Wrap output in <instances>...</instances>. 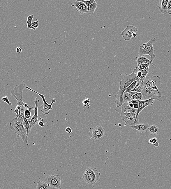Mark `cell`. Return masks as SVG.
I'll return each instance as SVG.
<instances>
[{
    "mask_svg": "<svg viewBox=\"0 0 171 189\" xmlns=\"http://www.w3.org/2000/svg\"><path fill=\"white\" fill-rule=\"evenodd\" d=\"M105 131L103 127L101 126H97L90 128L88 135L91 138L95 140H101L104 138Z\"/></svg>",
    "mask_w": 171,
    "mask_h": 189,
    "instance_id": "obj_8",
    "label": "cell"
},
{
    "mask_svg": "<svg viewBox=\"0 0 171 189\" xmlns=\"http://www.w3.org/2000/svg\"><path fill=\"white\" fill-rule=\"evenodd\" d=\"M35 189H52L45 182L40 181L37 182Z\"/></svg>",
    "mask_w": 171,
    "mask_h": 189,
    "instance_id": "obj_19",
    "label": "cell"
},
{
    "mask_svg": "<svg viewBox=\"0 0 171 189\" xmlns=\"http://www.w3.org/2000/svg\"><path fill=\"white\" fill-rule=\"evenodd\" d=\"M155 100V99L151 98L148 99V100L139 101V107L138 109H137V116H136L135 122V125L140 123L138 119L139 114L140 112H142L143 109L147 107V106L153 105Z\"/></svg>",
    "mask_w": 171,
    "mask_h": 189,
    "instance_id": "obj_10",
    "label": "cell"
},
{
    "mask_svg": "<svg viewBox=\"0 0 171 189\" xmlns=\"http://www.w3.org/2000/svg\"><path fill=\"white\" fill-rule=\"evenodd\" d=\"M38 27V21H37L32 23L31 24V29L34 30H35L36 28Z\"/></svg>",
    "mask_w": 171,
    "mask_h": 189,
    "instance_id": "obj_30",
    "label": "cell"
},
{
    "mask_svg": "<svg viewBox=\"0 0 171 189\" xmlns=\"http://www.w3.org/2000/svg\"><path fill=\"white\" fill-rule=\"evenodd\" d=\"M156 38H152L150 39V40L147 43H143L142 44L144 46V47L142 48V46H140L138 52L139 57L145 55L150 56L151 58V61L154 67L155 65L153 63V61L156 58V56L154 53V48L153 45L154 44L156 43Z\"/></svg>",
    "mask_w": 171,
    "mask_h": 189,
    "instance_id": "obj_5",
    "label": "cell"
},
{
    "mask_svg": "<svg viewBox=\"0 0 171 189\" xmlns=\"http://www.w3.org/2000/svg\"><path fill=\"white\" fill-rule=\"evenodd\" d=\"M137 31L138 29L134 26H127L124 31H121V35L126 41H129L132 38L133 33H137Z\"/></svg>",
    "mask_w": 171,
    "mask_h": 189,
    "instance_id": "obj_11",
    "label": "cell"
},
{
    "mask_svg": "<svg viewBox=\"0 0 171 189\" xmlns=\"http://www.w3.org/2000/svg\"><path fill=\"white\" fill-rule=\"evenodd\" d=\"M168 0H162L160 1L158 5L159 11L161 13L163 14H168L167 5Z\"/></svg>",
    "mask_w": 171,
    "mask_h": 189,
    "instance_id": "obj_15",
    "label": "cell"
},
{
    "mask_svg": "<svg viewBox=\"0 0 171 189\" xmlns=\"http://www.w3.org/2000/svg\"><path fill=\"white\" fill-rule=\"evenodd\" d=\"M101 173L98 169L89 167L85 171L82 179L88 184L94 185L99 180Z\"/></svg>",
    "mask_w": 171,
    "mask_h": 189,
    "instance_id": "obj_6",
    "label": "cell"
},
{
    "mask_svg": "<svg viewBox=\"0 0 171 189\" xmlns=\"http://www.w3.org/2000/svg\"><path fill=\"white\" fill-rule=\"evenodd\" d=\"M142 74L141 71L140 70L137 71V78L139 79H141L142 77Z\"/></svg>",
    "mask_w": 171,
    "mask_h": 189,
    "instance_id": "obj_35",
    "label": "cell"
},
{
    "mask_svg": "<svg viewBox=\"0 0 171 189\" xmlns=\"http://www.w3.org/2000/svg\"><path fill=\"white\" fill-rule=\"evenodd\" d=\"M2 100L3 101L8 103V105H9V106H11V102L9 101V100H8V97L7 96H5V97L2 98Z\"/></svg>",
    "mask_w": 171,
    "mask_h": 189,
    "instance_id": "obj_33",
    "label": "cell"
},
{
    "mask_svg": "<svg viewBox=\"0 0 171 189\" xmlns=\"http://www.w3.org/2000/svg\"><path fill=\"white\" fill-rule=\"evenodd\" d=\"M168 14L169 15H171V0H169L168 1Z\"/></svg>",
    "mask_w": 171,
    "mask_h": 189,
    "instance_id": "obj_32",
    "label": "cell"
},
{
    "mask_svg": "<svg viewBox=\"0 0 171 189\" xmlns=\"http://www.w3.org/2000/svg\"><path fill=\"white\" fill-rule=\"evenodd\" d=\"M66 132H67L68 133L70 134L72 132V130L71 128L69 127H68L66 128Z\"/></svg>",
    "mask_w": 171,
    "mask_h": 189,
    "instance_id": "obj_38",
    "label": "cell"
},
{
    "mask_svg": "<svg viewBox=\"0 0 171 189\" xmlns=\"http://www.w3.org/2000/svg\"><path fill=\"white\" fill-rule=\"evenodd\" d=\"M97 6H98V4H97V3L96 2V1H95L94 3H93L92 5L89 6V9H88V11L87 13L89 14V15H92V14H94L96 9Z\"/></svg>",
    "mask_w": 171,
    "mask_h": 189,
    "instance_id": "obj_22",
    "label": "cell"
},
{
    "mask_svg": "<svg viewBox=\"0 0 171 189\" xmlns=\"http://www.w3.org/2000/svg\"><path fill=\"white\" fill-rule=\"evenodd\" d=\"M139 70V69L137 67L133 70L131 74L128 75L127 73H124L121 75L119 90L115 96V97L116 98L115 102L117 107L122 106L124 104L123 95L127 88L135 81L138 80L140 79L137 76V73Z\"/></svg>",
    "mask_w": 171,
    "mask_h": 189,
    "instance_id": "obj_1",
    "label": "cell"
},
{
    "mask_svg": "<svg viewBox=\"0 0 171 189\" xmlns=\"http://www.w3.org/2000/svg\"><path fill=\"white\" fill-rule=\"evenodd\" d=\"M159 143L158 142H156V144H154V145L155 147H157L159 146Z\"/></svg>",
    "mask_w": 171,
    "mask_h": 189,
    "instance_id": "obj_41",
    "label": "cell"
},
{
    "mask_svg": "<svg viewBox=\"0 0 171 189\" xmlns=\"http://www.w3.org/2000/svg\"><path fill=\"white\" fill-rule=\"evenodd\" d=\"M137 34H136V33H134L133 34V37H137Z\"/></svg>",
    "mask_w": 171,
    "mask_h": 189,
    "instance_id": "obj_40",
    "label": "cell"
},
{
    "mask_svg": "<svg viewBox=\"0 0 171 189\" xmlns=\"http://www.w3.org/2000/svg\"><path fill=\"white\" fill-rule=\"evenodd\" d=\"M148 130L152 135H157L160 134V129L157 125H154L150 126Z\"/></svg>",
    "mask_w": 171,
    "mask_h": 189,
    "instance_id": "obj_17",
    "label": "cell"
},
{
    "mask_svg": "<svg viewBox=\"0 0 171 189\" xmlns=\"http://www.w3.org/2000/svg\"><path fill=\"white\" fill-rule=\"evenodd\" d=\"M135 100L137 101H143L144 100L142 94V93L137 92L133 96L131 100Z\"/></svg>",
    "mask_w": 171,
    "mask_h": 189,
    "instance_id": "obj_23",
    "label": "cell"
},
{
    "mask_svg": "<svg viewBox=\"0 0 171 189\" xmlns=\"http://www.w3.org/2000/svg\"><path fill=\"white\" fill-rule=\"evenodd\" d=\"M39 126L41 127H43L44 126V124L42 121H40L38 123Z\"/></svg>",
    "mask_w": 171,
    "mask_h": 189,
    "instance_id": "obj_39",
    "label": "cell"
},
{
    "mask_svg": "<svg viewBox=\"0 0 171 189\" xmlns=\"http://www.w3.org/2000/svg\"><path fill=\"white\" fill-rule=\"evenodd\" d=\"M134 60L137 62V66L140 65V64H144V63H147V64L151 65L153 66L151 60H149L145 56L136 57Z\"/></svg>",
    "mask_w": 171,
    "mask_h": 189,
    "instance_id": "obj_16",
    "label": "cell"
},
{
    "mask_svg": "<svg viewBox=\"0 0 171 189\" xmlns=\"http://www.w3.org/2000/svg\"><path fill=\"white\" fill-rule=\"evenodd\" d=\"M143 81L144 80L139 79L135 88L131 92H135L141 93L143 89Z\"/></svg>",
    "mask_w": 171,
    "mask_h": 189,
    "instance_id": "obj_20",
    "label": "cell"
},
{
    "mask_svg": "<svg viewBox=\"0 0 171 189\" xmlns=\"http://www.w3.org/2000/svg\"><path fill=\"white\" fill-rule=\"evenodd\" d=\"M80 2H83L88 7V9L90 6L95 2V0H90V1H84V0H79Z\"/></svg>",
    "mask_w": 171,
    "mask_h": 189,
    "instance_id": "obj_27",
    "label": "cell"
},
{
    "mask_svg": "<svg viewBox=\"0 0 171 189\" xmlns=\"http://www.w3.org/2000/svg\"><path fill=\"white\" fill-rule=\"evenodd\" d=\"M150 65H151L150 64L144 63V64H140V65L138 66V67L140 70H142L147 68V67H149Z\"/></svg>",
    "mask_w": 171,
    "mask_h": 189,
    "instance_id": "obj_29",
    "label": "cell"
},
{
    "mask_svg": "<svg viewBox=\"0 0 171 189\" xmlns=\"http://www.w3.org/2000/svg\"><path fill=\"white\" fill-rule=\"evenodd\" d=\"M131 102L133 104L134 109H138L139 107V101L134 100H131Z\"/></svg>",
    "mask_w": 171,
    "mask_h": 189,
    "instance_id": "obj_31",
    "label": "cell"
},
{
    "mask_svg": "<svg viewBox=\"0 0 171 189\" xmlns=\"http://www.w3.org/2000/svg\"><path fill=\"white\" fill-rule=\"evenodd\" d=\"M25 88L26 89H28L29 90L39 95V96L42 98L43 103H44V107H43V109H42L41 111L42 113L45 114H49L50 113V110H52V109H53V108L52 107V105H53L54 103L56 102V99H51L52 103L50 105H49L47 102H46L45 97L44 95L41 94L33 90V89H31V88H30L27 86H26Z\"/></svg>",
    "mask_w": 171,
    "mask_h": 189,
    "instance_id": "obj_9",
    "label": "cell"
},
{
    "mask_svg": "<svg viewBox=\"0 0 171 189\" xmlns=\"http://www.w3.org/2000/svg\"><path fill=\"white\" fill-rule=\"evenodd\" d=\"M44 181L52 189H62L61 187V179L57 174L48 176L45 179Z\"/></svg>",
    "mask_w": 171,
    "mask_h": 189,
    "instance_id": "obj_7",
    "label": "cell"
},
{
    "mask_svg": "<svg viewBox=\"0 0 171 189\" xmlns=\"http://www.w3.org/2000/svg\"><path fill=\"white\" fill-rule=\"evenodd\" d=\"M71 5L72 6L76 8V11H79L81 15L87 13L88 11L87 6L83 2H80L79 0L72 2Z\"/></svg>",
    "mask_w": 171,
    "mask_h": 189,
    "instance_id": "obj_13",
    "label": "cell"
},
{
    "mask_svg": "<svg viewBox=\"0 0 171 189\" xmlns=\"http://www.w3.org/2000/svg\"><path fill=\"white\" fill-rule=\"evenodd\" d=\"M39 102H40V100L38 99L37 98H36L35 100L34 101L35 107L34 109H33L31 107L29 108V109L31 110L32 109L35 111L34 116L31 118V120L29 121V123L31 128L35 126L38 123V108Z\"/></svg>",
    "mask_w": 171,
    "mask_h": 189,
    "instance_id": "obj_12",
    "label": "cell"
},
{
    "mask_svg": "<svg viewBox=\"0 0 171 189\" xmlns=\"http://www.w3.org/2000/svg\"><path fill=\"white\" fill-rule=\"evenodd\" d=\"M140 71H141L142 74V77L141 79H141V80H144V79L146 77V76H147V75L149 73V67H147V68L144 69V70Z\"/></svg>",
    "mask_w": 171,
    "mask_h": 189,
    "instance_id": "obj_25",
    "label": "cell"
},
{
    "mask_svg": "<svg viewBox=\"0 0 171 189\" xmlns=\"http://www.w3.org/2000/svg\"><path fill=\"white\" fill-rule=\"evenodd\" d=\"M150 125L147 123H139L134 126H131V128L137 130L138 132L144 133L147 132Z\"/></svg>",
    "mask_w": 171,
    "mask_h": 189,
    "instance_id": "obj_14",
    "label": "cell"
},
{
    "mask_svg": "<svg viewBox=\"0 0 171 189\" xmlns=\"http://www.w3.org/2000/svg\"><path fill=\"white\" fill-rule=\"evenodd\" d=\"M31 109H26L24 112V116L27 119H29L31 117Z\"/></svg>",
    "mask_w": 171,
    "mask_h": 189,
    "instance_id": "obj_28",
    "label": "cell"
},
{
    "mask_svg": "<svg viewBox=\"0 0 171 189\" xmlns=\"http://www.w3.org/2000/svg\"><path fill=\"white\" fill-rule=\"evenodd\" d=\"M24 118L16 117L10 121V128L17 135V137H21L24 143L28 142L27 130L24 128L23 122Z\"/></svg>",
    "mask_w": 171,
    "mask_h": 189,
    "instance_id": "obj_4",
    "label": "cell"
},
{
    "mask_svg": "<svg viewBox=\"0 0 171 189\" xmlns=\"http://www.w3.org/2000/svg\"><path fill=\"white\" fill-rule=\"evenodd\" d=\"M137 93L135 92H131L128 93H124L123 95V101L124 103L130 102L131 101V98L136 93Z\"/></svg>",
    "mask_w": 171,
    "mask_h": 189,
    "instance_id": "obj_18",
    "label": "cell"
},
{
    "mask_svg": "<svg viewBox=\"0 0 171 189\" xmlns=\"http://www.w3.org/2000/svg\"><path fill=\"white\" fill-rule=\"evenodd\" d=\"M34 15H31L27 17V26L29 29H31V24L32 23V20L34 17Z\"/></svg>",
    "mask_w": 171,
    "mask_h": 189,
    "instance_id": "obj_26",
    "label": "cell"
},
{
    "mask_svg": "<svg viewBox=\"0 0 171 189\" xmlns=\"http://www.w3.org/2000/svg\"><path fill=\"white\" fill-rule=\"evenodd\" d=\"M23 124H24V128H25L26 130L27 131V135L28 136L29 134L31 132V127L29 123V121L27 120V119L25 117L24 118Z\"/></svg>",
    "mask_w": 171,
    "mask_h": 189,
    "instance_id": "obj_21",
    "label": "cell"
},
{
    "mask_svg": "<svg viewBox=\"0 0 171 189\" xmlns=\"http://www.w3.org/2000/svg\"><path fill=\"white\" fill-rule=\"evenodd\" d=\"M157 139L156 138H154L149 140V143L153 144L154 145L156 142H157Z\"/></svg>",
    "mask_w": 171,
    "mask_h": 189,
    "instance_id": "obj_34",
    "label": "cell"
},
{
    "mask_svg": "<svg viewBox=\"0 0 171 189\" xmlns=\"http://www.w3.org/2000/svg\"><path fill=\"white\" fill-rule=\"evenodd\" d=\"M22 51V49L20 47H17L16 50V52L20 54V53H21Z\"/></svg>",
    "mask_w": 171,
    "mask_h": 189,
    "instance_id": "obj_37",
    "label": "cell"
},
{
    "mask_svg": "<svg viewBox=\"0 0 171 189\" xmlns=\"http://www.w3.org/2000/svg\"><path fill=\"white\" fill-rule=\"evenodd\" d=\"M90 99H89L88 98L86 100H84L83 101V102H82V103H83V104L84 105V106H87V104L88 103H90Z\"/></svg>",
    "mask_w": 171,
    "mask_h": 189,
    "instance_id": "obj_36",
    "label": "cell"
},
{
    "mask_svg": "<svg viewBox=\"0 0 171 189\" xmlns=\"http://www.w3.org/2000/svg\"><path fill=\"white\" fill-rule=\"evenodd\" d=\"M138 80H135L131 84L129 87L125 91L124 93H128V92H131V91L135 88L136 85L137 84Z\"/></svg>",
    "mask_w": 171,
    "mask_h": 189,
    "instance_id": "obj_24",
    "label": "cell"
},
{
    "mask_svg": "<svg viewBox=\"0 0 171 189\" xmlns=\"http://www.w3.org/2000/svg\"><path fill=\"white\" fill-rule=\"evenodd\" d=\"M26 85L23 83H20L14 86V89L11 91V96L15 98L17 101L16 108L14 112L16 113L17 118H24V112L26 109L24 107V104L22 100L23 91L26 87Z\"/></svg>",
    "mask_w": 171,
    "mask_h": 189,
    "instance_id": "obj_2",
    "label": "cell"
},
{
    "mask_svg": "<svg viewBox=\"0 0 171 189\" xmlns=\"http://www.w3.org/2000/svg\"><path fill=\"white\" fill-rule=\"evenodd\" d=\"M137 109H134L131 102L123 104L121 106V116L122 120L131 126L135 125Z\"/></svg>",
    "mask_w": 171,
    "mask_h": 189,
    "instance_id": "obj_3",
    "label": "cell"
}]
</instances>
